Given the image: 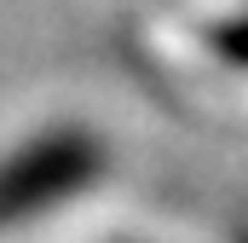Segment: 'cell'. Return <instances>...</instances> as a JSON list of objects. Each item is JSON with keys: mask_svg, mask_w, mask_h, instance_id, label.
I'll return each instance as SVG.
<instances>
[{"mask_svg": "<svg viewBox=\"0 0 248 243\" xmlns=\"http://www.w3.org/2000/svg\"><path fill=\"white\" fill-rule=\"evenodd\" d=\"M214 47H219L225 58L248 64V17H243V23H225V29H214Z\"/></svg>", "mask_w": 248, "mask_h": 243, "instance_id": "6da1fadb", "label": "cell"}]
</instances>
